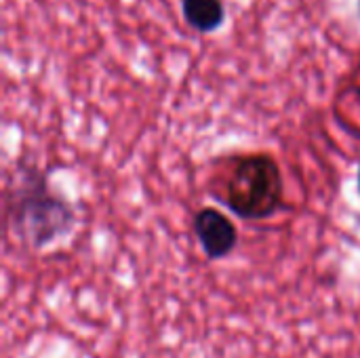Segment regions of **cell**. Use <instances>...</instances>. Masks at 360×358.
<instances>
[{
	"label": "cell",
	"instance_id": "3957f363",
	"mask_svg": "<svg viewBox=\"0 0 360 358\" xmlns=\"http://www.w3.org/2000/svg\"><path fill=\"white\" fill-rule=\"evenodd\" d=\"M194 234L202 253L211 262L226 260L238 245L236 226L213 207H205L194 215Z\"/></svg>",
	"mask_w": 360,
	"mask_h": 358
},
{
	"label": "cell",
	"instance_id": "277c9868",
	"mask_svg": "<svg viewBox=\"0 0 360 358\" xmlns=\"http://www.w3.org/2000/svg\"><path fill=\"white\" fill-rule=\"evenodd\" d=\"M181 13L186 23L200 34H211L226 21L224 0H181Z\"/></svg>",
	"mask_w": 360,
	"mask_h": 358
},
{
	"label": "cell",
	"instance_id": "7a4b0ae2",
	"mask_svg": "<svg viewBox=\"0 0 360 358\" xmlns=\"http://www.w3.org/2000/svg\"><path fill=\"white\" fill-rule=\"evenodd\" d=\"M217 198L240 219H270L285 207V181L278 162L266 152L238 156L226 177V190Z\"/></svg>",
	"mask_w": 360,
	"mask_h": 358
},
{
	"label": "cell",
	"instance_id": "8992f818",
	"mask_svg": "<svg viewBox=\"0 0 360 358\" xmlns=\"http://www.w3.org/2000/svg\"><path fill=\"white\" fill-rule=\"evenodd\" d=\"M359 15H360V0H359Z\"/></svg>",
	"mask_w": 360,
	"mask_h": 358
},
{
	"label": "cell",
	"instance_id": "5b68a950",
	"mask_svg": "<svg viewBox=\"0 0 360 358\" xmlns=\"http://www.w3.org/2000/svg\"><path fill=\"white\" fill-rule=\"evenodd\" d=\"M359 192H360V167H359Z\"/></svg>",
	"mask_w": 360,
	"mask_h": 358
},
{
	"label": "cell",
	"instance_id": "6da1fadb",
	"mask_svg": "<svg viewBox=\"0 0 360 358\" xmlns=\"http://www.w3.org/2000/svg\"><path fill=\"white\" fill-rule=\"evenodd\" d=\"M6 219L21 243L44 249L63 238L74 222V209L57 196L36 167H21L15 186L6 194Z\"/></svg>",
	"mask_w": 360,
	"mask_h": 358
}]
</instances>
